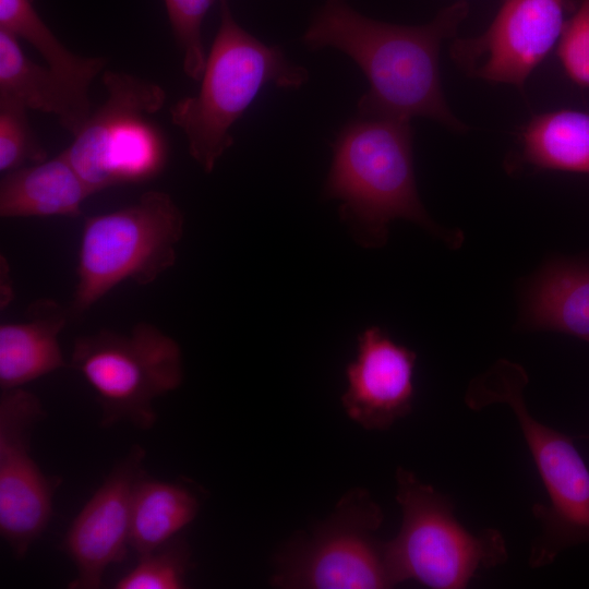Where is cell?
Wrapping results in <instances>:
<instances>
[{
	"instance_id": "cell-1",
	"label": "cell",
	"mask_w": 589,
	"mask_h": 589,
	"mask_svg": "<svg viewBox=\"0 0 589 589\" xmlns=\"http://www.w3.org/2000/svg\"><path fill=\"white\" fill-rule=\"evenodd\" d=\"M468 14V2L458 0L429 23L409 26L373 20L342 0H327L302 39L313 50L338 49L361 68L369 89L358 101L359 116L404 121L421 117L464 133L469 127L444 96L440 51L445 40L457 37Z\"/></svg>"
},
{
	"instance_id": "cell-2",
	"label": "cell",
	"mask_w": 589,
	"mask_h": 589,
	"mask_svg": "<svg viewBox=\"0 0 589 589\" xmlns=\"http://www.w3.org/2000/svg\"><path fill=\"white\" fill-rule=\"evenodd\" d=\"M410 121L358 118L346 123L332 147L323 195L341 202L340 214L364 247L385 243L397 218L418 224L452 247L460 233L447 232L428 215L418 194Z\"/></svg>"
},
{
	"instance_id": "cell-3",
	"label": "cell",
	"mask_w": 589,
	"mask_h": 589,
	"mask_svg": "<svg viewBox=\"0 0 589 589\" xmlns=\"http://www.w3.org/2000/svg\"><path fill=\"white\" fill-rule=\"evenodd\" d=\"M308 71L289 61L277 46H268L242 28L220 0V25L206 58L196 95L170 108L171 122L188 141L191 157L211 172L233 144L231 127L267 84L299 88Z\"/></svg>"
},
{
	"instance_id": "cell-4",
	"label": "cell",
	"mask_w": 589,
	"mask_h": 589,
	"mask_svg": "<svg viewBox=\"0 0 589 589\" xmlns=\"http://www.w3.org/2000/svg\"><path fill=\"white\" fill-rule=\"evenodd\" d=\"M527 383L522 366L502 359L471 381L465 402L472 410L505 404L516 417L549 498L532 507L540 533L531 544L529 564L543 567L562 551L589 543V469L572 437L529 411Z\"/></svg>"
},
{
	"instance_id": "cell-5",
	"label": "cell",
	"mask_w": 589,
	"mask_h": 589,
	"mask_svg": "<svg viewBox=\"0 0 589 589\" xmlns=\"http://www.w3.org/2000/svg\"><path fill=\"white\" fill-rule=\"evenodd\" d=\"M183 228L182 211L163 191H147L134 204L86 217L70 316H81L124 280L154 283L176 263Z\"/></svg>"
},
{
	"instance_id": "cell-6",
	"label": "cell",
	"mask_w": 589,
	"mask_h": 589,
	"mask_svg": "<svg viewBox=\"0 0 589 589\" xmlns=\"http://www.w3.org/2000/svg\"><path fill=\"white\" fill-rule=\"evenodd\" d=\"M396 484L402 520L397 536L386 541V550L397 585L416 580L433 589H464L480 569L506 562L500 531L467 530L452 502L410 470L399 467Z\"/></svg>"
},
{
	"instance_id": "cell-7",
	"label": "cell",
	"mask_w": 589,
	"mask_h": 589,
	"mask_svg": "<svg viewBox=\"0 0 589 589\" xmlns=\"http://www.w3.org/2000/svg\"><path fill=\"white\" fill-rule=\"evenodd\" d=\"M103 83L107 91L105 103L91 113L63 151L94 193L151 180L167 160L160 131L146 120L164 107V88L117 71H106Z\"/></svg>"
},
{
	"instance_id": "cell-8",
	"label": "cell",
	"mask_w": 589,
	"mask_h": 589,
	"mask_svg": "<svg viewBox=\"0 0 589 589\" xmlns=\"http://www.w3.org/2000/svg\"><path fill=\"white\" fill-rule=\"evenodd\" d=\"M70 364L94 388L104 428L122 421L153 428L154 400L178 388L183 378L178 342L144 322L129 334L101 329L76 338Z\"/></svg>"
},
{
	"instance_id": "cell-9",
	"label": "cell",
	"mask_w": 589,
	"mask_h": 589,
	"mask_svg": "<svg viewBox=\"0 0 589 589\" xmlns=\"http://www.w3.org/2000/svg\"><path fill=\"white\" fill-rule=\"evenodd\" d=\"M383 510L363 489L348 491L311 536L278 558L273 586L302 589H384L397 585L386 541L374 532Z\"/></svg>"
},
{
	"instance_id": "cell-10",
	"label": "cell",
	"mask_w": 589,
	"mask_h": 589,
	"mask_svg": "<svg viewBox=\"0 0 589 589\" xmlns=\"http://www.w3.org/2000/svg\"><path fill=\"white\" fill-rule=\"evenodd\" d=\"M568 0H504L489 27L450 44L454 63L468 76L519 91L558 44Z\"/></svg>"
},
{
	"instance_id": "cell-11",
	"label": "cell",
	"mask_w": 589,
	"mask_h": 589,
	"mask_svg": "<svg viewBox=\"0 0 589 589\" xmlns=\"http://www.w3.org/2000/svg\"><path fill=\"white\" fill-rule=\"evenodd\" d=\"M45 417L39 398L21 387L0 395V532L16 558L45 530L58 479L47 478L29 454L31 435Z\"/></svg>"
},
{
	"instance_id": "cell-12",
	"label": "cell",
	"mask_w": 589,
	"mask_h": 589,
	"mask_svg": "<svg viewBox=\"0 0 589 589\" xmlns=\"http://www.w3.org/2000/svg\"><path fill=\"white\" fill-rule=\"evenodd\" d=\"M144 449L133 446L72 522L64 550L75 564L77 576L70 588L101 587L106 568L124 557L130 544L132 496L144 474Z\"/></svg>"
},
{
	"instance_id": "cell-13",
	"label": "cell",
	"mask_w": 589,
	"mask_h": 589,
	"mask_svg": "<svg viewBox=\"0 0 589 589\" xmlns=\"http://www.w3.org/2000/svg\"><path fill=\"white\" fill-rule=\"evenodd\" d=\"M417 356L380 327L359 336L356 359L346 369L341 404L347 416L366 430H386L412 409Z\"/></svg>"
},
{
	"instance_id": "cell-14",
	"label": "cell",
	"mask_w": 589,
	"mask_h": 589,
	"mask_svg": "<svg viewBox=\"0 0 589 589\" xmlns=\"http://www.w3.org/2000/svg\"><path fill=\"white\" fill-rule=\"evenodd\" d=\"M70 313L50 299L29 304L26 320L0 325V388L21 387L62 366L59 334Z\"/></svg>"
},
{
	"instance_id": "cell-15",
	"label": "cell",
	"mask_w": 589,
	"mask_h": 589,
	"mask_svg": "<svg viewBox=\"0 0 589 589\" xmlns=\"http://www.w3.org/2000/svg\"><path fill=\"white\" fill-rule=\"evenodd\" d=\"M525 329L555 330L589 341V262L552 260L526 289Z\"/></svg>"
},
{
	"instance_id": "cell-16",
	"label": "cell",
	"mask_w": 589,
	"mask_h": 589,
	"mask_svg": "<svg viewBox=\"0 0 589 589\" xmlns=\"http://www.w3.org/2000/svg\"><path fill=\"white\" fill-rule=\"evenodd\" d=\"M94 192L61 152L52 159L4 173L0 181V216L79 217Z\"/></svg>"
},
{
	"instance_id": "cell-17",
	"label": "cell",
	"mask_w": 589,
	"mask_h": 589,
	"mask_svg": "<svg viewBox=\"0 0 589 589\" xmlns=\"http://www.w3.org/2000/svg\"><path fill=\"white\" fill-rule=\"evenodd\" d=\"M0 96L27 109L53 115L75 136L92 113L88 97L69 86L50 68L29 59L17 38L0 28Z\"/></svg>"
},
{
	"instance_id": "cell-18",
	"label": "cell",
	"mask_w": 589,
	"mask_h": 589,
	"mask_svg": "<svg viewBox=\"0 0 589 589\" xmlns=\"http://www.w3.org/2000/svg\"><path fill=\"white\" fill-rule=\"evenodd\" d=\"M519 145L518 165L589 173V115L573 109L537 115L524 128Z\"/></svg>"
},
{
	"instance_id": "cell-19",
	"label": "cell",
	"mask_w": 589,
	"mask_h": 589,
	"mask_svg": "<svg viewBox=\"0 0 589 589\" xmlns=\"http://www.w3.org/2000/svg\"><path fill=\"white\" fill-rule=\"evenodd\" d=\"M199 509L200 500L190 488L143 474L132 496L130 545L140 556L156 550L188 526Z\"/></svg>"
},
{
	"instance_id": "cell-20",
	"label": "cell",
	"mask_w": 589,
	"mask_h": 589,
	"mask_svg": "<svg viewBox=\"0 0 589 589\" xmlns=\"http://www.w3.org/2000/svg\"><path fill=\"white\" fill-rule=\"evenodd\" d=\"M0 28L31 44L58 76L84 97L104 69V57H81L71 52L40 19L31 0H0Z\"/></svg>"
},
{
	"instance_id": "cell-21",
	"label": "cell",
	"mask_w": 589,
	"mask_h": 589,
	"mask_svg": "<svg viewBox=\"0 0 589 589\" xmlns=\"http://www.w3.org/2000/svg\"><path fill=\"white\" fill-rule=\"evenodd\" d=\"M190 553L185 542L172 538L141 555L137 565L118 580L117 589H181L185 587Z\"/></svg>"
},
{
	"instance_id": "cell-22",
	"label": "cell",
	"mask_w": 589,
	"mask_h": 589,
	"mask_svg": "<svg viewBox=\"0 0 589 589\" xmlns=\"http://www.w3.org/2000/svg\"><path fill=\"white\" fill-rule=\"evenodd\" d=\"M22 104L0 96V171L5 173L21 167L47 160Z\"/></svg>"
},
{
	"instance_id": "cell-23",
	"label": "cell",
	"mask_w": 589,
	"mask_h": 589,
	"mask_svg": "<svg viewBox=\"0 0 589 589\" xmlns=\"http://www.w3.org/2000/svg\"><path fill=\"white\" fill-rule=\"evenodd\" d=\"M214 1L165 0L172 33L183 53V71L195 81H201L207 58L202 41V23Z\"/></svg>"
},
{
	"instance_id": "cell-24",
	"label": "cell",
	"mask_w": 589,
	"mask_h": 589,
	"mask_svg": "<svg viewBox=\"0 0 589 589\" xmlns=\"http://www.w3.org/2000/svg\"><path fill=\"white\" fill-rule=\"evenodd\" d=\"M561 64L578 86L589 87V0H577L557 44Z\"/></svg>"
}]
</instances>
